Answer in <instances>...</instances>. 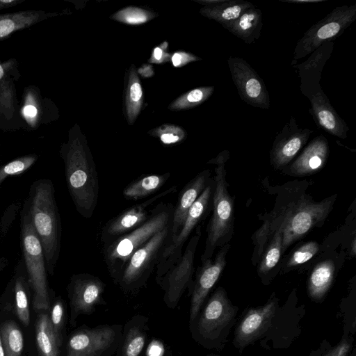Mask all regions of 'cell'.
<instances>
[{
	"mask_svg": "<svg viewBox=\"0 0 356 356\" xmlns=\"http://www.w3.org/2000/svg\"><path fill=\"white\" fill-rule=\"evenodd\" d=\"M67 189L78 213L86 218L92 216L99 197L96 166L82 138L70 133L60 148Z\"/></svg>",
	"mask_w": 356,
	"mask_h": 356,
	"instance_id": "cell-1",
	"label": "cell"
},
{
	"mask_svg": "<svg viewBox=\"0 0 356 356\" xmlns=\"http://www.w3.org/2000/svg\"><path fill=\"white\" fill-rule=\"evenodd\" d=\"M28 210L43 249L46 270L53 275L60 250L61 224L51 180L40 179L32 184Z\"/></svg>",
	"mask_w": 356,
	"mask_h": 356,
	"instance_id": "cell-2",
	"label": "cell"
},
{
	"mask_svg": "<svg viewBox=\"0 0 356 356\" xmlns=\"http://www.w3.org/2000/svg\"><path fill=\"white\" fill-rule=\"evenodd\" d=\"M229 156V152L224 150L209 161V163L216 164V167L213 179V213L208 225L202 262L211 259L216 249L227 244L233 234L234 200L227 190L225 168Z\"/></svg>",
	"mask_w": 356,
	"mask_h": 356,
	"instance_id": "cell-3",
	"label": "cell"
},
{
	"mask_svg": "<svg viewBox=\"0 0 356 356\" xmlns=\"http://www.w3.org/2000/svg\"><path fill=\"white\" fill-rule=\"evenodd\" d=\"M173 209L172 204L161 202L143 225L104 245V261L113 279L118 281L128 260L136 250L170 224Z\"/></svg>",
	"mask_w": 356,
	"mask_h": 356,
	"instance_id": "cell-4",
	"label": "cell"
},
{
	"mask_svg": "<svg viewBox=\"0 0 356 356\" xmlns=\"http://www.w3.org/2000/svg\"><path fill=\"white\" fill-rule=\"evenodd\" d=\"M238 311L239 307L232 304L224 288L215 290L199 312L197 323V334L205 346L218 351L224 348Z\"/></svg>",
	"mask_w": 356,
	"mask_h": 356,
	"instance_id": "cell-5",
	"label": "cell"
},
{
	"mask_svg": "<svg viewBox=\"0 0 356 356\" xmlns=\"http://www.w3.org/2000/svg\"><path fill=\"white\" fill-rule=\"evenodd\" d=\"M334 198H327L320 202L300 200L291 204L283 214L273 221L272 225L263 227L270 231L280 228L282 234V252L294 241L302 238L319 222L327 216L332 209Z\"/></svg>",
	"mask_w": 356,
	"mask_h": 356,
	"instance_id": "cell-6",
	"label": "cell"
},
{
	"mask_svg": "<svg viewBox=\"0 0 356 356\" xmlns=\"http://www.w3.org/2000/svg\"><path fill=\"white\" fill-rule=\"evenodd\" d=\"M21 220L22 248L30 286L33 291V305L36 311L49 307L46 265L43 249L34 229L28 207L24 208Z\"/></svg>",
	"mask_w": 356,
	"mask_h": 356,
	"instance_id": "cell-7",
	"label": "cell"
},
{
	"mask_svg": "<svg viewBox=\"0 0 356 356\" xmlns=\"http://www.w3.org/2000/svg\"><path fill=\"white\" fill-rule=\"evenodd\" d=\"M356 19V4L334 8L324 18L313 24L298 41L291 65L311 54L327 42H334Z\"/></svg>",
	"mask_w": 356,
	"mask_h": 356,
	"instance_id": "cell-8",
	"label": "cell"
},
{
	"mask_svg": "<svg viewBox=\"0 0 356 356\" xmlns=\"http://www.w3.org/2000/svg\"><path fill=\"white\" fill-rule=\"evenodd\" d=\"M305 314V306L298 305L296 290H293L284 305L277 308L268 329L258 341L259 346L266 350L289 348L301 334V322Z\"/></svg>",
	"mask_w": 356,
	"mask_h": 356,
	"instance_id": "cell-9",
	"label": "cell"
},
{
	"mask_svg": "<svg viewBox=\"0 0 356 356\" xmlns=\"http://www.w3.org/2000/svg\"><path fill=\"white\" fill-rule=\"evenodd\" d=\"M213 183L210 180L196 201L190 208L187 216L176 235L162 248L156 264V280L159 282L163 275L181 257L185 243L203 217L208 208Z\"/></svg>",
	"mask_w": 356,
	"mask_h": 356,
	"instance_id": "cell-10",
	"label": "cell"
},
{
	"mask_svg": "<svg viewBox=\"0 0 356 356\" xmlns=\"http://www.w3.org/2000/svg\"><path fill=\"white\" fill-rule=\"evenodd\" d=\"M280 306V299L273 293L267 302L259 307H248L235 324L232 343L240 354L249 346L260 341L268 329Z\"/></svg>",
	"mask_w": 356,
	"mask_h": 356,
	"instance_id": "cell-11",
	"label": "cell"
},
{
	"mask_svg": "<svg viewBox=\"0 0 356 356\" xmlns=\"http://www.w3.org/2000/svg\"><path fill=\"white\" fill-rule=\"evenodd\" d=\"M195 231L179 259L159 282L165 290V299L169 307L177 305L183 293L192 282L195 252L202 234L201 225H198Z\"/></svg>",
	"mask_w": 356,
	"mask_h": 356,
	"instance_id": "cell-12",
	"label": "cell"
},
{
	"mask_svg": "<svg viewBox=\"0 0 356 356\" xmlns=\"http://www.w3.org/2000/svg\"><path fill=\"white\" fill-rule=\"evenodd\" d=\"M169 229L170 225L132 254L118 280L122 286H136L156 266L160 252L168 240Z\"/></svg>",
	"mask_w": 356,
	"mask_h": 356,
	"instance_id": "cell-13",
	"label": "cell"
},
{
	"mask_svg": "<svg viewBox=\"0 0 356 356\" xmlns=\"http://www.w3.org/2000/svg\"><path fill=\"white\" fill-rule=\"evenodd\" d=\"M227 64L241 99L249 106L268 109L270 107L269 93L257 72L246 60L239 57H229Z\"/></svg>",
	"mask_w": 356,
	"mask_h": 356,
	"instance_id": "cell-14",
	"label": "cell"
},
{
	"mask_svg": "<svg viewBox=\"0 0 356 356\" xmlns=\"http://www.w3.org/2000/svg\"><path fill=\"white\" fill-rule=\"evenodd\" d=\"M229 247L228 243L222 245L213 259L211 258L202 262L193 284L190 307L191 322L196 319L209 293L223 272Z\"/></svg>",
	"mask_w": 356,
	"mask_h": 356,
	"instance_id": "cell-15",
	"label": "cell"
},
{
	"mask_svg": "<svg viewBox=\"0 0 356 356\" xmlns=\"http://www.w3.org/2000/svg\"><path fill=\"white\" fill-rule=\"evenodd\" d=\"M176 191L172 186L160 193L145 202L134 205L109 220L102 228L100 239L104 245L108 244L117 238L124 235L143 225L149 218V207L159 199Z\"/></svg>",
	"mask_w": 356,
	"mask_h": 356,
	"instance_id": "cell-16",
	"label": "cell"
},
{
	"mask_svg": "<svg viewBox=\"0 0 356 356\" xmlns=\"http://www.w3.org/2000/svg\"><path fill=\"white\" fill-rule=\"evenodd\" d=\"M312 133V129L299 127L296 119L291 117L275 138L270 153L271 164L275 168H281L289 163Z\"/></svg>",
	"mask_w": 356,
	"mask_h": 356,
	"instance_id": "cell-17",
	"label": "cell"
},
{
	"mask_svg": "<svg viewBox=\"0 0 356 356\" xmlns=\"http://www.w3.org/2000/svg\"><path fill=\"white\" fill-rule=\"evenodd\" d=\"M104 283L96 276L88 273L74 275L68 286L70 303L76 314H89L102 299Z\"/></svg>",
	"mask_w": 356,
	"mask_h": 356,
	"instance_id": "cell-18",
	"label": "cell"
},
{
	"mask_svg": "<svg viewBox=\"0 0 356 356\" xmlns=\"http://www.w3.org/2000/svg\"><path fill=\"white\" fill-rule=\"evenodd\" d=\"M115 337V330L108 326L79 330L68 340L67 356H99Z\"/></svg>",
	"mask_w": 356,
	"mask_h": 356,
	"instance_id": "cell-19",
	"label": "cell"
},
{
	"mask_svg": "<svg viewBox=\"0 0 356 356\" xmlns=\"http://www.w3.org/2000/svg\"><path fill=\"white\" fill-rule=\"evenodd\" d=\"M20 113L26 128L35 130L54 120L57 111L51 99L43 98L40 89L30 85L24 89Z\"/></svg>",
	"mask_w": 356,
	"mask_h": 356,
	"instance_id": "cell-20",
	"label": "cell"
},
{
	"mask_svg": "<svg viewBox=\"0 0 356 356\" xmlns=\"http://www.w3.org/2000/svg\"><path fill=\"white\" fill-rule=\"evenodd\" d=\"M334 50V42L320 46L304 62L293 66L300 79V90L306 97L321 88L320 80L323 69Z\"/></svg>",
	"mask_w": 356,
	"mask_h": 356,
	"instance_id": "cell-21",
	"label": "cell"
},
{
	"mask_svg": "<svg viewBox=\"0 0 356 356\" xmlns=\"http://www.w3.org/2000/svg\"><path fill=\"white\" fill-rule=\"evenodd\" d=\"M308 99L309 113L316 124L329 134L341 139L347 138L349 127L332 106L322 88Z\"/></svg>",
	"mask_w": 356,
	"mask_h": 356,
	"instance_id": "cell-22",
	"label": "cell"
},
{
	"mask_svg": "<svg viewBox=\"0 0 356 356\" xmlns=\"http://www.w3.org/2000/svg\"><path fill=\"white\" fill-rule=\"evenodd\" d=\"M209 177L210 171L204 170L191 180L182 190L173 209L166 243L170 241L178 232L190 208L210 181Z\"/></svg>",
	"mask_w": 356,
	"mask_h": 356,
	"instance_id": "cell-23",
	"label": "cell"
},
{
	"mask_svg": "<svg viewBox=\"0 0 356 356\" xmlns=\"http://www.w3.org/2000/svg\"><path fill=\"white\" fill-rule=\"evenodd\" d=\"M329 144L322 134L314 138L291 163L289 171L297 176L313 174L321 170L329 156Z\"/></svg>",
	"mask_w": 356,
	"mask_h": 356,
	"instance_id": "cell-24",
	"label": "cell"
},
{
	"mask_svg": "<svg viewBox=\"0 0 356 356\" xmlns=\"http://www.w3.org/2000/svg\"><path fill=\"white\" fill-rule=\"evenodd\" d=\"M26 128L20 113L15 81H0V129L11 131Z\"/></svg>",
	"mask_w": 356,
	"mask_h": 356,
	"instance_id": "cell-25",
	"label": "cell"
},
{
	"mask_svg": "<svg viewBox=\"0 0 356 356\" xmlns=\"http://www.w3.org/2000/svg\"><path fill=\"white\" fill-rule=\"evenodd\" d=\"M58 15L57 13H47L42 10H28L0 14V42L18 31L29 28Z\"/></svg>",
	"mask_w": 356,
	"mask_h": 356,
	"instance_id": "cell-26",
	"label": "cell"
},
{
	"mask_svg": "<svg viewBox=\"0 0 356 356\" xmlns=\"http://www.w3.org/2000/svg\"><path fill=\"white\" fill-rule=\"evenodd\" d=\"M200 13L213 19L222 26L237 19L245 10L254 6L245 0H204Z\"/></svg>",
	"mask_w": 356,
	"mask_h": 356,
	"instance_id": "cell-27",
	"label": "cell"
},
{
	"mask_svg": "<svg viewBox=\"0 0 356 356\" xmlns=\"http://www.w3.org/2000/svg\"><path fill=\"white\" fill-rule=\"evenodd\" d=\"M248 44L255 42L261 36L263 15L253 6L245 10L237 19L222 26Z\"/></svg>",
	"mask_w": 356,
	"mask_h": 356,
	"instance_id": "cell-28",
	"label": "cell"
},
{
	"mask_svg": "<svg viewBox=\"0 0 356 356\" xmlns=\"http://www.w3.org/2000/svg\"><path fill=\"white\" fill-rule=\"evenodd\" d=\"M335 268L331 260L318 263L312 271L307 282V292L310 300L322 302L334 278Z\"/></svg>",
	"mask_w": 356,
	"mask_h": 356,
	"instance_id": "cell-29",
	"label": "cell"
},
{
	"mask_svg": "<svg viewBox=\"0 0 356 356\" xmlns=\"http://www.w3.org/2000/svg\"><path fill=\"white\" fill-rule=\"evenodd\" d=\"M170 177V172L162 175H149L140 177L127 185L122 194L127 200L145 198L158 191Z\"/></svg>",
	"mask_w": 356,
	"mask_h": 356,
	"instance_id": "cell-30",
	"label": "cell"
},
{
	"mask_svg": "<svg viewBox=\"0 0 356 356\" xmlns=\"http://www.w3.org/2000/svg\"><path fill=\"white\" fill-rule=\"evenodd\" d=\"M35 339L40 356H58V344L50 318L40 314L35 322Z\"/></svg>",
	"mask_w": 356,
	"mask_h": 356,
	"instance_id": "cell-31",
	"label": "cell"
},
{
	"mask_svg": "<svg viewBox=\"0 0 356 356\" xmlns=\"http://www.w3.org/2000/svg\"><path fill=\"white\" fill-rule=\"evenodd\" d=\"M143 88L134 65L130 68L126 92L125 108L127 119L132 124L138 117L143 105Z\"/></svg>",
	"mask_w": 356,
	"mask_h": 356,
	"instance_id": "cell-32",
	"label": "cell"
},
{
	"mask_svg": "<svg viewBox=\"0 0 356 356\" xmlns=\"http://www.w3.org/2000/svg\"><path fill=\"white\" fill-rule=\"evenodd\" d=\"M0 336L5 356H21L24 348L23 333L15 321L4 322L0 327Z\"/></svg>",
	"mask_w": 356,
	"mask_h": 356,
	"instance_id": "cell-33",
	"label": "cell"
},
{
	"mask_svg": "<svg viewBox=\"0 0 356 356\" xmlns=\"http://www.w3.org/2000/svg\"><path fill=\"white\" fill-rule=\"evenodd\" d=\"M273 238L266 249L258 267L261 277H266L278 263L282 252V234L280 228L275 229Z\"/></svg>",
	"mask_w": 356,
	"mask_h": 356,
	"instance_id": "cell-34",
	"label": "cell"
},
{
	"mask_svg": "<svg viewBox=\"0 0 356 356\" xmlns=\"http://www.w3.org/2000/svg\"><path fill=\"white\" fill-rule=\"evenodd\" d=\"M29 282L24 275H19L15 282V300L16 314L19 320L25 326L30 323V312L27 285Z\"/></svg>",
	"mask_w": 356,
	"mask_h": 356,
	"instance_id": "cell-35",
	"label": "cell"
},
{
	"mask_svg": "<svg viewBox=\"0 0 356 356\" xmlns=\"http://www.w3.org/2000/svg\"><path fill=\"white\" fill-rule=\"evenodd\" d=\"M354 336L343 334L336 345L323 339L317 348L312 350L309 356H348L354 347Z\"/></svg>",
	"mask_w": 356,
	"mask_h": 356,
	"instance_id": "cell-36",
	"label": "cell"
},
{
	"mask_svg": "<svg viewBox=\"0 0 356 356\" xmlns=\"http://www.w3.org/2000/svg\"><path fill=\"white\" fill-rule=\"evenodd\" d=\"M337 317L341 319L343 334L355 336L356 333V296L354 291L341 300Z\"/></svg>",
	"mask_w": 356,
	"mask_h": 356,
	"instance_id": "cell-37",
	"label": "cell"
},
{
	"mask_svg": "<svg viewBox=\"0 0 356 356\" xmlns=\"http://www.w3.org/2000/svg\"><path fill=\"white\" fill-rule=\"evenodd\" d=\"M214 91L213 86L195 88L175 99L170 106L171 110L191 108L197 106L209 99Z\"/></svg>",
	"mask_w": 356,
	"mask_h": 356,
	"instance_id": "cell-38",
	"label": "cell"
},
{
	"mask_svg": "<svg viewBox=\"0 0 356 356\" xmlns=\"http://www.w3.org/2000/svg\"><path fill=\"white\" fill-rule=\"evenodd\" d=\"M153 17L152 13L133 6L124 8L112 16V18L115 20L131 25L145 23Z\"/></svg>",
	"mask_w": 356,
	"mask_h": 356,
	"instance_id": "cell-39",
	"label": "cell"
},
{
	"mask_svg": "<svg viewBox=\"0 0 356 356\" xmlns=\"http://www.w3.org/2000/svg\"><path fill=\"white\" fill-rule=\"evenodd\" d=\"M38 156L29 154L19 157L0 167V185L9 176L20 175L37 161Z\"/></svg>",
	"mask_w": 356,
	"mask_h": 356,
	"instance_id": "cell-40",
	"label": "cell"
},
{
	"mask_svg": "<svg viewBox=\"0 0 356 356\" xmlns=\"http://www.w3.org/2000/svg\"><path fill=\"white\" fill-rule=\"evenodd\" d=\"M318 243L314 241H308L293 252L288 260L286 266L291 268L301 265L312 259L318 252Z\"/></svg>",
	"mask_w": 356,
	"mask_h": 356,
	"instance_id": "cell-41",
	"label": "cell"
},
{
	"mask_svg": "<svg viewBox=\"0 0 356 356\" xmlns=\"http://www.w3.org/2000/svg\"><path fill=\"white\" fill-rule=\"evenodd\" d=\"M153 136L159 137L165 145L175 144L181 141L186 136L185 131L179 127L164 124L153 131Z\"/></svg>",
	"mask_w": 356,
	"mask_h": 356,
	"instance_id": "cell-42",
	"label": "cell"
},
{
	"mask_svg": "<svg viewBox=\"0 0 356 356\" xmlns=\"http://www.w3.org/2000/svg\"><path fill=\"white\" fill-rule=\"evenodd\" d=\"M145 345V337L138 329L129 331L123 349V356H138Z\"/></svg>",
	"mask_w": 356,
	"mask_h": 356,
	"instance_id": "cell-43",
	"label": "cell"
},
{
	"mask_svg": "<svg viewBox=\"0 0 356 356\" xmlns=\"http://www.w3.org/2000/svg\"><path fill=\"white\" fill-rule=\"evenodd\" d=\"M49 318L58 344L60 346L62 343L61 332L64 318V308L61 300H58L54 304Z\"/></svg>",
	"mask_w": 356,
	"mask_h": 356,
	"instance_id": "cell-44",
	"label": "cell"
},
{
	"mask_svg": "<svg viewBox=\"0 0 356 356\" xmlns=\"http://www.w3.org/2000/svg\"><path fill=\"white\" fill-rule=\"evenodd\" d=\"M20 77L18 62L16 59L10 58L4 62L0 61V81L13 79L17 81Z\"/></svg>",
	"mask_w": 356,
	"mask_h": 356,
	"instance_id": "cell-45",
	"label": "cell"
},
{
	"mask_svg": "<svg viewBox=\"0 0 356 356\" xmlns=\"http://www.w3.org/2000/svg\"><path fill=\"white\" fill-rule=\"evenodd\" d=\"M201 60L200 58L188 52L179 51L172 55L171 60L174 67H182L188 63Z\"/></svg>",
	"mask_w": 356,
	"mask_h": 356,
	"instance_id": "cell-46",
	"label": "cell"
},
{
	"mask_svg": "<svg viewBox=\"0 0 356 356\" xmlns=\"http://www.w3.org/2000/svg\"><path fill=\"white\" fill-rule=\"evenodd\" d=\"M168 43L164 42L160 46L155 47L149 60L152 63H162L169 60L170 55L166 51Z\"/></svg>",
	"mask_w": 356,
	"mask_h": 356,
	"instance_id": "cell-47",
	"label": "cell"
},
{
	"mask_svg": "<svg viewBox=\"0 0 356 356\" xmlns=\"http://www.w3.org/2000/svg\"><path fill=\"white\" fill-rule=\"evenodd\" d=\"M25 0H0V10L15 7Z\"/></svg>",
	"mask_w": 356,
	"mask_h": 356,
	"instance_id": "cell-48",
	"label": "cell"
},
{
	"mask_svg": "<svg viewBox=\"0 0 356 356\" xmlns=\"http://www.w3.org/2000/svg\"><path fill=\"white\" fill-rule=\"evenodd\" d=\"M163 353V347L158 343L151 345L149 349V356H161Z\"/></svg>",
	"mask_w": 356,
	"mask_h": 356,
	"instance_id": "cell-49",
	"label": "cell"
},
{
	"mask_svg": "<svg viewBox=\"0 0 356 356\" xmlns=\"http://www.w3.org/2000/svg\"><path fill=\"white\" fill-rule=\"evenodd\" d=\"M282 2L286 3H309L322 2L326 0H280Z\"/></svg>",
	"mask_w": 356,
	"mask_h": 356,
	"instance_id": "cell-50",
	"label": "cell"
},
{
	"mask_svg": "<svg viewBox=\"0 0 356 356\" xmlns=\"http://www.w3.org/2000/svg\"><path fill=\"white\" fill-rule=\"evenodd\" d=\"M0 356H5V353L3 350V348L1 343V336H0Z\"/></svg>",
	"mask_w": 356,
	"mask_h": 356,
	"instance_id": "cell-51",
	"label": "cell"
},
{
	"mask_svg": "<svg viewBox=\"0 0 356 356\" xmlns=\"http://www.w3.org/2000/svg\"><path fill=\"white\" fill-rule=\"evenodd\" d=\"M348 356H356V348L353 347Z\"/></svg>",
	"mask_w": 356,
	"mask_h": 356,
	"instance_id": "cell-52",
	"label": "cell"
},
{
	"mask_svg": "<svg viewBox=\"0 0 356 356\" xmlns=\"http://www.w3.org/2000/svg\"><path fill=\"white\" fill-rule=\"evenodd\" d=\"M355 248H356V245H355V238L353 239V255H355Z\"/></svg>",
	"mask_w": 356,
	"mask_h": 356,
	"instance_id": "cell-53",
	"label": "cell"
},
{
	"mask_svg": "<svg viewBox=\"0 0 356 356\" xmlns=\"http://www.w3.org/2000/svg\"><path fill=\"white\" fill-rule=\"evenodd\" d=\"M211 356H220V355H211Z\"/></svg>",
	"mask_w": 356,
	"mask_h": 356,
	"instance_id": "cell-54",
	"label": "cell"
}]
</instances>
